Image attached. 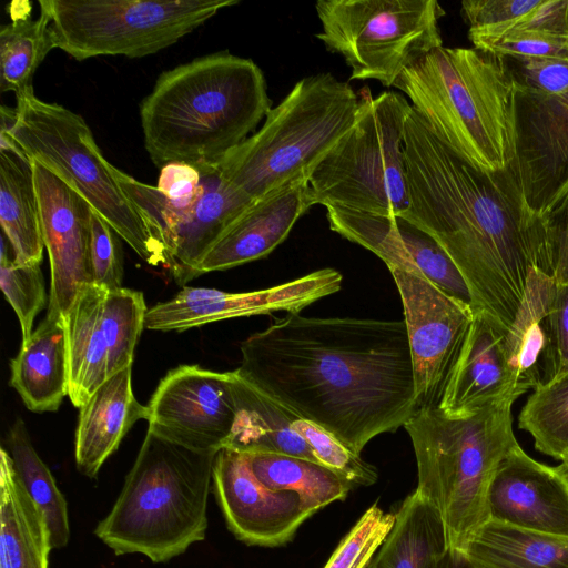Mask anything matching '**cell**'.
I'll return each instance as SVG.
<instances>
[{"label":"cell","mask_w":568,"mask_h":568,"mask_svg":"<svg viewBox=\"0 0 568 568\" xmlns=\"http://www.w3.org/2000/svg\"><path fill=\"white\" fill-rule=\"evenodd\" d=\"M0 287L21 327L22 341L32 334L33 322L44 308L47 296L40 264H17L9 257L6 236H1Z\"/></svg>","instance_id":"36"},{"label":"cell","mask_w":568,"mask_h":568,"mask_svg":"<svg viewBox=\"0 0 568 568\" xmlns=\"http://www.w3.org/2000/svg\"><path fill=\"white\" fill-rule=\"evenodd\" d=\"M555 281L535 271L508 328V343L516 365L519 390L525 394L552 382L559 375V359L550 320Z\"/></svg>","instance_id":"25"},{"label":"cell","mask_w":568,"mask_h":568,"mask_svg":"<svg viewBox=\"0 0 568 568\" xmlns=\"http://www.w3.org/2000/svg\"><path fill=\"white\" fill-rule=\"evenodd\" d=\"M155 187L169 203L189 205L200 193L201 172L187 163H169L160 169Z\"/></svg>","instance_id":"44"},{"label":"cell","mask_w":568,"mask_h":568,"mask_svg":"<svg viewBox=\"0 0 568 568\" xmlns=\"http://www.w3.org/2000/svg\"><path fill=\"white\" fill-rule=\"evenodd\" d=\"M245 457L261 483L272 489L297 494L313 515L333 501L344 500L354 488L316 462L278 454H250Z\"/></svg>","instance_id":"31"},{"label":"cell","mask_w":568,"mask_h":568,"mask_svg":"<svg viewBox=\"0 0 568 568\" xmlns=\"http://www.w3.org/2000/svg\"><path fill=\"white\" fill-rule=\"evenodd\" d=\"M541 219L548 275L568 286V193Z\"/></svg>","instance_id":"43"},{"label":"cell","mask_w":568,"mask_h":568,"mask_svg":"<svg viewBox=\"0 0 568 568\" xmlns=\"http://www.w3.org/2000/svg\"><path fill=\"white\" fill-rule=\"evenodd\" d=\"M394 515L393 527L365 568H440L449 545L436 508L415 490Z\"/></svg>","instance_id":"29"},{"label":"cell","mask_w":568,"mask_h":568,"mask_svg":"<svg viewBox=\"0 0 568 568\" xmlns=\"http://www.w3.org/2000/svg\"><path fill=\"white\" fill-rule=\"evenodd\" d=\"M521 395L508 327L483 311L474 312L438 409L448 416H467Z\"/></svg>","instance_id":"20"},{"label":"cell","mask_w":568,"mask_h":568,"mask_svg":"<svg viewBox=\"0 0 568 568\" xmlns=\"http://www.w3.org/2000/svg\"><path fill=\"white\" fill-rule=\"evenodd\" d=\"M10 385L26 407L36 413L55 412L69 395V353L64 317L47 313L22 341L11 359Z\"/></svg>","instance_id":"24"},{"label":"cell","mask_w":568,"mask_h":568,"mask_svg":"<svg viewBox=\"0 0 568 568\" xmlns=\"http://www.w3.org/2000/svg\"><path fill=\"white\" fill-rule=\"evenodd\" d=\"M239 0H39L55 48L78 61L168 48Z\"/></svg>","instance_id":"10"},{"label":"cell","mask_w":568,"mask_h":568,"mask_svg":"<svg viewBox=\"0 0 568 568\" xmlns=\"http://www.w3.org/2000/svg\"><path fill=\"white\" fill-rule=\"evenodd\" d=\"M6 442L22 487L44 516L52 549L65 547L70 539L67 500L33 447L21 418L11 425Z\"/></svg>","instance_id":"33"},{"label":"cell","mask_w":568,"mask_h":568,"mask_svg":"<svg viewBox=\"0 0 568 568\" xmlns=\"http://www.w3.org/2000/svg\"><path fill=\"white\" fill-rule=\"evenodd\" d=\"M504 400L467 416L417 407L404 425L416 457L417 488L439 513L449 551L464 556L489 519L487 497L500 460L518 443L511 405Z\"/></svg>","instance_id":"6"},{"label":"cell","mask_w":568,"mask_h":568,"mask_svg":"<svg viewBox=\"0 0 568 568\" xmlns=\"http://www.w3.org/2000/svg\"><path fill=\"white\" fill-rule=\"evenodd\" d=\"M148 407V432L193 452L217 454L236 416L232 372L181 365L168 372Z\"/></svg>","instance_id":"15"},{"label":"cell","mask_w":568,"mask_h":568,"mask_svg":"<svg viewBox=\"0 0 568 568\" xmlns=\"http://www.w3.org/2000/svg\"><path fill=\"white\" fill-rule=\"evenodd\" d=\"M509 29L538 31L568 39V0H541L536 9Z\"/></svg>","instance_id":"45"},{"label":"cell","mask_w":568,"mask_h":568,"mask_svg":"<svg viewBox=\"0 0 568 568\" xmlns=\"http://www.w3.org/2000/svg\"><path fill=\"white\" fill-rule=\"evenodd\" d=\"M342 274L321 268L268 288L230 293L207 287H183L171 300L148 310L144 327L183 332L216 321L271 314L300 313L310 304L341 290Z\"/></svg>","instance_id":"16"},{"label":"cell","mask_w":568,"mask_h":568,"mask_svg":"<svg viewBox=\"0 0 568 568\" xmlns=\"http://www.w3.org/2000/svg\"><path fill=\"white\" fill-rule=\"evenodd\" d=\"M500 59L516 90L551 95L568 88V58Z\"/></svg>","instance_id":"40"},{"label":"cell","mask_w":568,"mask_h":568,"mask_svg":"<svg viewBox=\"0 0 568 568\" xmlns=\"http://www.w3.org/2000/svg\"><path fill=\"white\" fill-rule=\"evenodd\" d=\"M90 255L93 284L109 290L121 288L123 262L119 235L93 209Z\"/></svg>","instance_id":"41"},{"label":"cell","mask_w":568,"mask_h":568,"mask_svg":"<svg viewBox=\"0 0 568 568\" xmlns=\"http://www.w3.org/2000/svg\"><path fill=\"white\" fill-rule=\"evenodd\" d=\"M556 468L561 474V476L565 478L566 483L568 484V462L561 463Z\"/></svg>","instance_id":"48"},{"label":"cell","mask_w":568,"mask_h":568,"mask_svg":"<svg viewBox=\"0 0 568 568\" xmlns=\"http://www.w3.org/2000/svg\"><path fill=\"white\" fill-rule=\"evenodd\" d=\"M44 246L50 261L47 313L67 316L78 295L93 284L91 205L57 173L32 160Z\"/></svg>","instance_id":"17"},{"label":"cell","mask_w":568,"mask_h":568,"mask_svg":"<svg viewBox=\"0 0 568 568\" xmlns=\"http://www.w3.org/2000/svg\"><path fill=\"white\" fill-rule=\"evenodd\" d=\"M487 507L489 519L568 537V484L556 467L532 459L519 445L498 464Z\"/></svg>","instance_id":"21"},{"label":"cell","mask_w":568,"mask_h":568,"mask_svg":"<svg viewBox=\"0 0 568 568\" xmlns=\"http://www.w3.org/2000/svg\"><path fill=\"white\" fill-rule=\"evenodd\" d=\"M394 88L471 165L498 172L514 163L516 89L500 57L443 45L405 70Z\"/></svg>","instance_id":"4"},{"label":"cell","mask_w":568,"mask_h":568,"mask_svg":"<svg viewBox=\"0 0 568 568\" xmlns=\"http://www.w3.org/2000/svg\"><path fill=\"white\" fill-rule=\"evenodd\" d=\"M395 515L371 506L339 541L324 568H365L390 528Z\"/></svg>","instance_id":"38"},{"label":"cell","mask_w":568,"mask_h":568,"mask_svg":"<svg viewBox=\"0 0 568 568\" xmlns=\"http://www.w3.org/2000/svg\"><path fill=\"white\" fill-rule=\"evenodd\" d=\"M550 320L559 359V375L568 372V286L555 282ZM558 375V376H559ZM557 376V377H558Z\"/></svg>","instance_id":"46"},{"label":"cell","mask_w":568,"mask_h":568,"mask_svg":"<svg viewBox=\"0 0 568 568\" xmlns=\"http://www.w3.org/2000/svg\"><path fill=\"white\" fill-rule=\"evenodd\" d=\"M357 94L353 126L308 180L314 203L400 216L409 206L404 132L412 104L393 90Z\"/></svg>","instance_id":"9"},{"label":"cell","mask_w":568,"mask_h":568,"mask_svg":"<svg viewBox=\"0 0 568 568\" xmlns=\"http://www.w3.org/2000/svg\"><path fill=\"white\" fill-rule=\"evenodd\" d=\"M396 221L403 243L418 271L445 294L471 306L469 287L446 251L434 237L408 220L396 216Z\"/></svg>","instance_id":"35"},{"label":"cell","mask_w":568,"mask_h":568,"mask_svg":"<svg viewBox=\"0 0 568 568\" xmlns=\"http://www.w3.org/2000/svg\"><path fill=\"white\" fill-rule=\"evenodd\" d=\"M404 153L409 206L400 216L450 256L469 287L474 312L509 328L531 274L548 275L542 219L528 209L514 163L498 172L471 165L413 106Z\"/></svg>","instance_id":"2"},{"label":"cell","mask_w":568,"mask_h":568,"mask_svg":"<svg viewBox=\"0 0 568 568\" xmlns=\"http://www.w3.org/2000/svg\"><path fill=\"white\" fill-rule=\"evenodd\" d=\"M148 312L143 294L91 284L64 317L69 398L79 409L116 373L132 366Z\"/></svg>","instance_id":"13"},{"label":"cell","mask_w":568,"mask_h":568,"mask_svg":"<svg viewBox=\"0 0 568 568\" xmlns=\"http://www.w3.org/2000/svg\"><path fill=\"white\" fill-rule=\"evenodd\" d=\"M212 488L227 528L248 546H284L313 516L297 494L265 486L245 455L230 448L215 456Z\"/></svg>","instance_id":"19"},{"label":"cell","mask_w":568,"mask_h":568,"mask_svg":"<svg viewBox=\"0 0 568 568\" xmlns=\"http://www.w3.org/2000/svg\"><path fill=\"white\" fill-rule=\"evenodd\" d=\"M514 165L528 209L545 215L568 193V88L515 93Z\"/></svg>","instance_id":"18"},{"label":"cell","mask_w":568,"mask_h":568,"mask_svg":"<svg viewBox=\"0 0 568 568\" xmlns=\"http://www.w3.org/2000/svg\"><path fill=\"white\" fill-rule=\"evenodd\" d=\"M518 424L532 436L536 449L568 462V372L534 390Z\"/></svg>","instance_id":"34"},{"label":"cell","mask_w":568,"mask_h":568,"mask_svg":"<svg viewBox=\"0 0 568 568\" xmlns=\"http://www.w3.org/2000/svg\"><path fill=\"white\" fill-rule=\"evenodd\" d=\"M52 550L42 511L22 487L4 447L0 448V568H48Z\"/></svg>","instance_id":"28"},{"label":"cell","mask_w":568,"mask_h":568,"mask_svg":"<svg viewBox=\"0 0 568 568\" xmlns=\"http://www.w3.org/2000/svg\"><path fill=\"white\" fill-rule=\"evenodd\" d=\"M315 205L308 181L297 182L255 200L219 237L196 268L224 271L268 255L294 224Z\"/></svg>","instance_id":"22"},{"label":"cell","mask_w":568,"mask_h":568,"mask_svg":"<svg viewBox=\"0 0 568 568\" xmlns=\"http://www.w3.org/2000/svg\"><path fill=\"white\" fill-rule=\"evenodd\" d=\"M464 557L474 568H568V537L488 519Z\"/></svg>","instance_id":"30"},{"label":"cell","mask_w":568,"mask_h":568,"mask_svg":"<svg viewBox=\"0 0 568 568\" xmlns=\"http://www.w3.org/2000/svg\"><path fill=\"white\" fill-rule=\"evenodd\" d=\"M261 68L227 51L164 71L140 106L144 148L155 166L217 165L271 109Z\"/></svg>","instance_id":"3"},{"label":"cell","mask_w":568,"mask_h":568,"mask_svg":"<svg viewBox=\"0 0 568 568\" xmlns=\"http://www.w3.org/2000/svg\"><path fill=\"white\" fill-rule=\"evenodd\" d=\"M216 454L193 452L151 432L95 536L115 555L165 562L205 538Z\"/></svg>","instance_id":"5"},{"label":"cell","mask_w":568,"mask_h":568,"mask_svg":"<svg viewBox=\"0 0 568 568\" xmlns=\"http://www.w3.org/2000/svg\"><path fill=\"white\" fill-rule=\"evenodd\" d=\"M235 371L356 454L417 408L404 321L287 313L242 342Z\"/></svg>","instance_id":"1"},{"label":"cell","mask_w":568,"mask_h":568,"mask_svg":"<svg viewBox=\"0 0 568 568\" xmlns=\"http://www.w3.org/2000/svg\"><path fill=\"white\" fill-rule=\"evenodd\" d=\"M440 568H474L468 560L459 554L448 552Z\"/></svg>","instance_id":"47"},{"label":"cell","mask_w":568,"mask_h":568,"mask_svg":"<svg viewBox=\"0 0 568 568\" xmlns=\"http://www.w3.org/2000/svg\"><path fill=\"white\" fill-rule=\"evenodd\" d=\"M315 37L352 69L351 80L394 87L400 74L443 47L436 0H318Z\"/></svg>","instance_id":"11"},{"label":"cell","mask_w":568,"mask_h":568,"mask_svg":"<svg viewBox=\"0 0 568 568\" xmlns=\"http://www.w3.org/2000/svg\"><path fill=\"white\" fill-rule=\"evenodd\" d=\"M233 374L236 416L224 448L241 454H278L320 463L308 443L293 428L298 417L243 377Z\"/></svg>","instance_id":"26"},{"label":"cell","mask_w":568,"mask_h":568,"mask_svg":"<svg viewBox=\"0 0 568 568\" xmlns=\"http://www.w3.org/2000/svg\"><path fill=\"white\" fill-rule=\"evenodd\" d=\"M475 49L498 57L568 58V39L538 31L509 29L499 33L468 31Z\"/></svg>","instance_id":"39"},{"label":"cell","mask_w":568,"mask_h":568,"mask_svg":"<svg viewBox=\"0 0 568 568\" xmlns=\"http://www.w3.org/2000/svg\"><path fill=\"white\" fill-rule=\"evenodd\" d=\"M12 21L0 29V91L16 97L33 90V75L55 48L48 12L40 8L37 19L29 9L11 11Z\"/></svg>","instance_id":"32"},{"label":"cell","mask_w":568,"mask_h":568,"mask_svg":"<svg viewBox=\"0 0 568 568\" xmlns=\"http://www.w3.org/2000/svg\"><path fill=\"white\" fill-rule=\"evenodd\" d=\"M358 101L352 85L329 72L304 77L216 166L253 200L308 181L353 126Z\"/></svg>","instance_id":"7"},{"label":"cell","mask_w":568,"mask_h":568,"mask_svg":"<svg viewBox=\"0 0 568 568\" xmlns=\"http://www.w3.org/2000/svg\"><path fill=\"white\" fill-rule=\"evenodd\" d=\"M541 0H465L463 14L469 31L499 33L511 28L534 9Z\"/></svg>","instance_id":"42"},{"label":"cell","mask_w":568,"mask_h":568,"mask_svg":"<svg viewBox=\"0 0 568 568\" xmlns=\"http://www.w3.org/2000/svg\"><path fill=\"white\" fill-rule=\"evenodd\" d=\"M146 417L148 407L132 389V366L104 382L80 408L74 449L80 473L94 478L130 428Z\"/></svg>","instance_id":"23"},{"label":"cell","mask_w":568,"mask_h":568,"mask_svg":"<svg viewBox=\"0 0 568 568\" xmlns=\"http://www.w3.org/2000/svg\"><path fill=\"white\" fill-rule=\"evenodd\" d=\"M293 428L308 443L320 464L336 473L353 487L371 486L377 481L376 467L325 429L300 417L294 420Z\"/></svg>","instance_id":"37"},{"label":"cell","mask_w":568,"mask_h":568,"mask_svg":"<svg viewBox=\"0 0 568 568\" xmlns=\"http://www.w3.org/2000/svg\"><path fill=\"white\" fill-rule=\"evenodd\" d=\"M16 99V108H0V135L73 187L144 262L166 267L164 247L116 182L84 119L33 90Z\"/></svg>","instance_id":"8"},{"label":"cell","mask_w":568,"mask_h":568,"mask_svg":"<svg viewBox=\"0 0 568 568\" xmlns=\"http://www.w3.org/2000/svg\"><path fill=\"white\" fill-rule=\"evenodd\" d=\"M0 224L17 264H40L44 241L32 160L0 142Z\"/></svg>","instance_id":"27"},{"label":"cell","mask_w":568,"mask_h":568,"mask_svg":"<svg viewBox=\"0 0 568 568\" xmlns=\"http://www.w3.org/2000/svg\"><path fill=\"white\" fill-rule=\"evenodd\" d=\"M404 312L417 407L438 406L470 328L474 310L430 283L417 267H388Z\"/></svg>","instance_id":"14"},{"label":"cell","mask_w":568,"mask_h":568,"mask_svg":"<svg viewBox=\"0 0 568 568\" xmlns=\"http://www.w3.org/2000/svg\"><path fill=\"white\" fill-rule=\"evenodd\" d=\"M201 172L197 197L175 206L153 185L138 181L112 165L126 196L141 212L154 237L164 247L175 282L184 285L222 233L255 201L230 183L217 166H196Z\"/></svg>","instance_id":"12"}]
</instances>
